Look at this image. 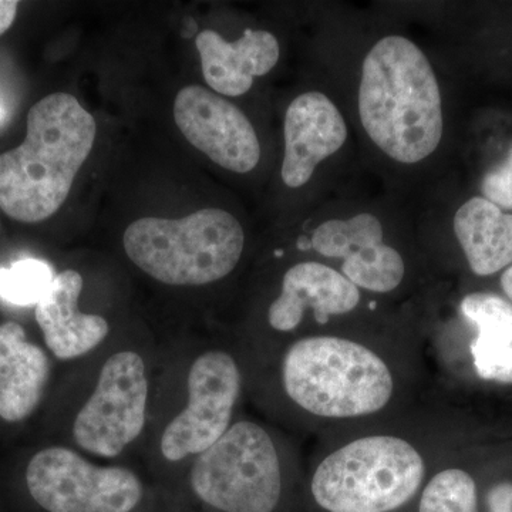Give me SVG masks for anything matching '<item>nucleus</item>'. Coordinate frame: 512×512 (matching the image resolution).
Segmentation results:
<instances>
[{
    "label": "nucleus",
    "instance_id": "1",
    "mask_svg": "<svg viewBox=\"0 0 512 512\" xmlns=\"http://www.w3.org/2000/svg\"><path fill=\"white\" fill-rule=\"evenodd\" d=\"M360 123L394 163L419 164L443 138V99L429 57L413 40L384 36L367 52L357 93Z\"/></svg>",
    "mask_w": 512,
    "mask_h": 512
},
{
    "label": "nucleus",
    "instance_id": "5",
    "mask_svg": "<svg viewBox=\"0 0 512 512\" xmlns=\"http://www.w3.org/2000/svg\"><path fill=\"white\" fill-rule=\"evenodd\" d=\"M424 461L406 440L373 436L352 441L319 464L316 503L329 512H390L417 493Z\"/></svg>",
    "mask_w": 512,
    "mask_h": 512
},
{
    "label": "nucleus",
    "instance_id": "9",
    "mask_svg": "<svg viewBox=\"0 0 512 512\" xmlns=\"http://www.w3.org/2000/svg\"><path fill=\"white\" fill-rule=\"evenodd\" d=\"M241 392V373L225 352H207L188 375V404L165 429L161 453L170 461L204 453L229 429Z\"/></svg>",
    "mask_w": 512,
    "mask_h": 512
},
{
    "label": "nucleus",
    "instance_id": "23",
    "mask_svg": "<svg viewBox=\"0 0 512 512\" xmlns=\"http://www.w3.org/2000/svg\"><path fill=\"white\" fill-rule=\"evenodd\" d=\"M18 6L16 0H0V36L15 22Z\"/></svg>",
    "mask_w": 512,
    "mask_h": 512
},
{
    "label": "nucleus",
    "instance_id": "15",
    "mask_svg": "<svg viewBox=\"0 0 512 512\" xmlns=\"http://www.w3.org/2000/svg\"><path fill=\"white\" fill-rule=\"evenodd\" d=\"M82 289V275L67 269L55 276L36 305V322L45 335L47 348L62 360L86 355L109 335L106 319L77 308Z\"/></svg>",
    "mask_w": 512,
    "mask_h": 512
},
{
    "label": "nucleus",
    "instance_id": "4",
    "mask_svg": "<svg viewBox=\"0 0 512 512\" xmlns=\"http://www.w3.org/2000/svg\"><path fill=\"white\" fill-rule=\"evenodd\" d=\"M131 261L151 278L174 286H201L234 271L244 251L241 222L220 208L181 220L141 218L123 235Z\"/></svg>",
    "mask_w": 512,
    "mask_h": 512
},
{
    "label": "nucleus",
    "instance_id": "24",
    "mask_svg": "<svg viewBox=\"0 0 512 512\" xmlns=\"http://www.w3.org/2000/svg\"><path fill=\"white\" fill-rule=\"evenodd\" d=\"M501 286H503L505 295L512 302V265L505 269L503 276H501Z\"/></svg>",
    "mask_w": 512,
    "mask_h": 512
},
{
    "label": "nucleus",
    "instance_id": "16",
    "mask_svg": "<svg viewBox=\"0 0 512 512\" xmlns=\"http://www.w3.org/2000/svg\"><path fill=\"white\" fill-rule=\"evenodd\" d=\"M49 359L39 346L26 340L16 322L0 325V417L16 423L35 412L42 400Z\"/></svg>",
    "mask_w": 512,
    "mask_h": 512
},
{
    "label": "nucleus",
    "instance_id": "8",
    "mask_svg": "<svg viewBox=\"0 0 512 512\" xmlns=\"http://www.w3.org/2000/svg\"><path fill=\"white\" fill-rule=\"evenodd\" d=\"M146 365L134 352L111 356L101 369L92 397L74 420L73 436L94 456H119L146 424Z\"/></svg>",
    "mask_w": 512,
    "mask_h": 512
},
{
    "label": "nucleus",
    "instance_id": "7",
    "mask_svg": "<svg viewBox=\"0 0 512 512\" xmlns=\"http://www.w3.org/2000/svg\"><path fill=\"white\" fill-rule=\"evenodd\" d=\"M26 483L49 512H131L143 498L140 478L123 467H97L70 448L50 447L30 460Z\"/></svg>",
    "mask_w": 512,
    "mask_h": 512
},
{
    "label": "nucleus",
    "instance_id": "21",
    "mask_svg": "<svg viewBox=\"0 0 512 512\" xmlns=\"http://www.w3.org/2000/svg\"><path fill=\"white\" fill-rule=\"evenodd\" d=\"M481 191L485 200L501 210H512V146L503 163L484 175Z\"/></svg>",
    "mask_w": 512,
    "mask_h": 512
},
{
    "label": "nucleus",
    "instance_id": "18",
    "mask_svg": "<svg viewBox=\"0 0 512 512\" xmlns=\"http://www.w3.org/2000/svg\"><path fill=\"white\" fill-rule=\"evenodd\" d=\"M461 313L477 328L471 355L484 380L512 384V305L494 293L474 292L461 301Z\"/></svg>",
    "mask_w": 512,
    "mask_h": 512
},
{
    "label": "nucleus",
    "instance_id": "20",
    "mask_svg": "<svg viewBox=\"0 0 512 512\" xmlns=\"http://www.w3.org/2000/svg\"><path fill=\"white\" fill-rule=\"evenodd\" d=\"M52 268L40 259L26 258L0 268V298L18 306L37 305L52 285Z\"/></svg>",
    "mask_w": 512,
    "mask_h": 512
},
{
    "label": "nucleus",
    "instance_id": "25",
    "mask_svg": "<svg viewBox=\"0 0 512 512\" xmlns=\"http://www.w3.org/2000/svg\"><path fill=\"white\" fill-rule=\"evenodd\" d=\"M0 117H2V110H0Z\"/></svg>",
    "mask_w": 512,
    "mask_h": 512
},
{
    "label": "nucleus",
    "instance_id": "17",
    "mask_svg": "<svg viewBox=\"0 0 512 512\" xmlns=\"http://www.w3.org/2000/svg\"><path fill=\"white\" fill-rule=\"evenodd\" d=\"M454 232L471 271L490 276L512 265V214L484 197L464 202L454 215Z\"/></svg>",
    "mask_w": 512,
    "mask_h": 512
},
{
    "label": "nucleus",
    "instance_id": "11",
    "mask_svg": "<svg viewBox=\"0 0 512 512\" xmlns=\"http://www.w3.org/2000/svg\"><path fill=\"white\" fill-rule=\"evenodd\" d=\"M311 245L326 258L343 259L342 274L357 288L387 293L402 284V255L384 244L382 222L369 212L322 222L312 232Z\"/></svg>",
    "mask_w": 512,
    "mask_h": 512
},
{
    "label": "nucleus",
    "instance_id": "3",
    "mask_svg": "<svg viewBox=\"0 0 512 512\" xmlns=\"http://www.w3.org/2000/svg\"><path fill=\"white\" fill-rule=\"evenodd\" d=\"M286 393L316 416H366L382 410L393 393L389 367L352 340L319 336L299 340L282 367Z\"/></svg>",
    "mask_w": 512,
    "mask_h": 512
},
{
    "label": "nucleus",
    "instance_id": "13",
    "mask_svg": "<svg viewBox=\"0 0 512 512\" xmlns=\"http://www.w3.org/2000/svg\"><path fill=\"white\" fill-rule=\"evenodd\" d=\"M359 302V288L342 272L320 262H301L286 272L281 295L269 308V325L291 332L301 325L309 308L316 322L328 323L330 316L352 312Z\"/></svg>",
    "mask_w": 512,
    "mask_h": 512
},
{
    "label": "nucleus",
    "instance_id": "6",
    "mask_svg": "<svg viewBox=\"0 0 512 512\" xmlns=\"http://www.w3.org/2000/svg\"><path fill=\"white\" fill-rule=\"evenodd\" d=\"M191 487L205 504L220 511H274L282 476L271 437L251 421L229 427L195 461Z\"/></svg>",
    "mask_w": 512,
    "mask_h": 512
},
{
    "label": "nucleus",
    "instance_id": "2",
    "mask_svg": "<svg viewBox=\"0 0 512 512\" xmlns=\"http://www.w3.org/2000/svg\"><path fill=\"white\" fill-rule=\"evenodd\" d=\"M96 131V120L72 94L37 101L23 143L0 154L2 211L26 224L56 214L92 153Z\"/></svg>",
    "mask_w": 512,
    "mask_h": 512
},
{
    "label": "nucleus",
    "instance_id": "12",
    "mask_svg": "<svg viewBox=\"0 0 512 512\" xmlns=\"http://www.w3.org/2000/svg\"><path fill=\"white\" fill-rule=\"evenodd\" d=\"M285 151L281 177L286 187L301 188L316 168L348 140L338 106L320 92H306L289 104L284 120Z\"/></svg>",
    "mask_w": 512,
    "mask_h": 512
},
{
    "label": "nucleus",
    "instance_id": "14",
    "mask_svg": "<svg viewBox=\"0 0 512 512\" xmlns=\"http://www.w3.org/2000/svg\"><path fill=\"white\" fill-rule=\"evenodd\" d=\"M205 82L220 96L248 93L255 77L271 72L281 56L278 39L268 30L247 29L235 42L215 30H204L195 39Z\"/></svg>",
    "mask_w": 512,
    "mask_h": 512
},
{
    "label": "nucleus",
    "instance_id": "22",
    "mask_svg": "<svg viewBox=\"0 0 512 512\" xmlns=\"http://www.w3.org/2000/svg\"><path fill=\"white\" fill-rule=\"evenodd\" d=\"M487 503L490 512H512V483H501L491 488Z\"/></svg>",
    "mask_w": 512,
    "mask_h": 512
},
{
    "label": "nucleus",
    "instance_id": "10",
    "mask_svg": "<svg viewBox=\"0 0 512 512\" xmlns=\"http://www.w3.org/2000/svg\"><path fill=\"white\" fill-rule=\"evenodd\" d=\"M174 120L192 146L225 170L247 174L261 160L251 121L220 94L201 86L184 87L175 97Z\"/></svg>",
    "mask_w": 512,
    "mask_h": 512
},
{
    "label": "nucleus",
    "instance_id": "19",
    "mask_svg": "<svg viewBox=\"0 0 512 512\" xmlns=\"http://www.w3.org/2000/svg\"><path fill=\"white\" fill-rule=\"evenodd\" d=\"M420 512H477L473 477L457 468L441 471L424 488Z\"/></svg>",
    "mask_w": 512,
    "mask_h": 512
}]
</instances>
